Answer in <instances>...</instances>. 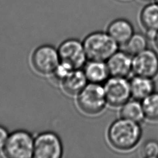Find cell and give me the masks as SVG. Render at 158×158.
<instances>
[{"instance_id": "6da1fadb", "label": "cell", "mask_w": 158, "mask_h": 158, "mask_svg": "<svg viewBox=\"0 0 158 158\" xmlns=\"http://www.w3.org/2000/svg\"><path fill=\"white\" fill-rule=\"evenodd\" d=\"M107 136L114 148L127 151L138 144L142 136V128L140 123L120 117L110 125Z\"/></svg>"}, {"instance_id": "7a4b0ae2", "label": "cell", "mask_w": 158, "mask_h": 158, "mask_svg": "<svg viewBox=\"0 0 158 158\" xmlns=\"http://www.w3.org/2000/svg\"><path fill=\"white\" fill-rule=\"evenodd\" d=\"M83 44L88 60L106 61L119 48L107 31H102L88 34L84 38Z\"/></svg>"}, {"instance_id": "3957f363", "label": "cell", "mask_w": 158, "mask_h": 158, "mask_svg": "<svg viewBox=\"0 0 158 158\" xmlns=\"http://www.w3.org/2000/svg\"><path fill=\"white\" fill-rule=\"evenodd\" d=\"M77 96V103L80 110L88 115L101 113L107 104L101 84L88 83Z\"/></svg>"}, {"instance_id": "277c9868", "label": "cell", "mask_w": 158, "mask_h": 158, "mask_svg": "<svg viewBox=\"0 0 158 158\" xmlns=\"http://www.w3.org/2000/svg\"><path fill=\"white\" fill-rule=\"evenodd\" d=\"M34 138L31 133L18 130L9 134L3 154L9 158H30L33 156Z\"/></svg>"}, {"instance_id": "5b68a950", "label": "cell", "mask_w": 158, "mask_h": 158, "mask_svg": "<svg viewBox=\"0 0 158 158\" xmlns=\"http://www.w3.org/2000/svg\"><path fill=\"white\" fill-rule=\"evenodd\" d=\"M31 65L34 70L41 75H51L60 63L58 51L48 44L40 46L31 56Z\"/></svg>"}, {"instance_id": "8992f818", "label": "cell", "mask_w": 158, "mask_h": 158, "mask_svg": "<svg viewBox=\"0 0 158 158\" xmlns=\"http://www.w3.org/2000/svg\"><path fill=\"white\" fill-rule=\"evenodd\" d=\"M57 51L60 62L73 69H82L88 60L83 41L78 39L70 38L64 41Z\"/></svg>"}, {"instance_id": "52a82bcc", "label": "cell", "mask_w": 158, "mask_h": 158, "mask_svg": "<svg viewBox=\"0 0 158 158\" xmlns=\"http://www.w3.org/2000/svg\"><path fill=\"white\" fill-rule=\"evenodd\" d=\"M62 154V143L56 133L44 131L34 138L33 157L60 158Z\"/></svg>"}, {"instance_id": "ba28073f", "label": "cell", "mask_w": 158, "mask_h": 158, "mask_svg": "<svg viewBox=\"0 0 158 158\" xmlns=\"http://www.w3.org/2000/svg\"><path fill=\"white\" fill-rule=\"evenodd\" d=\"M103 87L107 102L112 107H121L131 98L130 81L125 77L110 76Z\"/></svg>"}, {"instance_id": "9c48e42d", "label": "cell", "mask_w": 158, "mask_h": 158, "mask_svg": "<svg viewBox=\"0 0 158 158\" xmlns=\"http://www.w3.org/2000/svg\"><path fill=\"white\" fill-rule=\"evenodd\" d=\"M132 72L134 75L154 78L158 74V55L151 49L132 57Z\"/></svg>"}, {"instance_id": "30bf717a", "label": "cell", "mask_w": 158, "mask_h": 158, "mask_svg": "<svg viewBox=\"0 0 158 158\" xmlns=\"http://www.w3.org/2000/svg\"><path fill=\"white\" fill-rule=\"evenodd\" d=\"M110 76L127 78L132 72V56L117 50L106 61Z\"/></svg>"}, {"instance_id": "8fae6325", "label": "cell", "mask_w": 158, "mask_h": 158, "mask_svg": "<svg viewBox=\"0 0 158 158\" xmlns=\"http://www.w3.org/2000/svg\"><path fill=\"white\" fill-rule=\"evenodd\" d=\"M106 31L119 46L124 45L135 33L133 24L124 18H118L111 21Z\"/></svg>"}, {"instance_id": "7c38bea8", "label": "cell", "mask_w": 158, "mask_h": 158, "mask_svg": "<svg viewBox=\"0 0 158 158\" xmlns=\"http://www.w3.org/2000/svg\"><path fill=\"white\" fill-rule=\"evenodd\" d=\"M83 68L88 83L102 84L110 77L106 61L88 60Z\"/></svg>"}, {"instance_id": "4fadbf2b", "label": "cell", "mask_w": 158, "mask_h": 158, "mask_svg": "<svg viewBox=\"0 0 158 158\" xmlns=\"http://www.w3.org/2000/svg\"><path fill=\"white\" fill-rule=\"evenodd\" d=\"M131 98L141 101L155 91L156 85L152 78L134 75L130 80Z\"/></svg>"}, {"instance_id": "5bb4252c", "label": "cell", "mask_w": 158, "mask_h": 158, "mask_svg": "<svg viewBox=\"0 0 158 158\" xmlns=\"http://www.w3.org/2000/svg\"><path fill=\"white\" fill-rule=\"evenodd\" d=\"M88 81L81 69H74L62 80L60 85L63 91L71 96L77 95L88 84Z\"/></svg>"}, {"instance_id": "9a60e30c", "label": "cell", "mask_w": 158, "mask_h": 158, "mask_svg": "<svg viewBox=\"0 0 158 158\" xmlns=\"http://www.w3.org/2000/svg\"><path fill=\"white\" fill-rule=\"evenodd\" d=\"M139 22L146 32L158 31V3L149 2L139 12Z\"/></svg>"}, {"instance_id": "2e32d148", "label": "cell", "mask_w": 158, "mask_h": 158, "mask_svg": "<svg viewBox=\"0 0 158 158\" xmlns=\"http://www.w3.org/2000/svg\"><path fill=\"white\" fill-rule=\"evenodd\" d=\"M120 117L141 123L145 118L141 101L130 99L121 107Z\"/></svg>"}, {"instance_id": "e0dca14e", "label": "cell", "mask_w": 158, "mask_h": 158, "mask_svg": "<svg viewBox=\"0 0 158 158\" xmlns=\"http://www.w3.org/2000/svg\"><path fill=\"white\" fill-rule=\"evenodd\" d=\"M148 40L146 35L134 33L128 41L122 46L123 51L133 57L148 48Z\"/></svg>"}, {"instance_id": "ac0fdd59", "label": "cell", "mask_w": 158, "mask_h": 158, "mask_svg": "<svg viewBox=\"0 0 158 158\" xmlns=\"http://www.w3.org/2000/svg\"><path fill=\"white\" fill-rule=\"evenodd\" d=\"M145 118L158 121V92H153L141 101Z\"/></svg>"}, {"instance_id": "d6986e66", "label": "cell", "mask_w": 158, "mask_h": 158, "mask_svg": "<svg viewBox=\"0 0 158 158\" xmlns=\"http://www.w3.org/2000/svg\"><path fill=\"white\" fill-rule=\"evenodd\" d=\"M140 154L144 158H157L158 141L154 139L146 141L141 147Z\"/></svg>"}, {"instance_id": "ffe728a7", "label": "cell", "mask_w": 158, "mask_h": 158, "mask_svg": "<svg viewBox=\"0 0 158 158\" xmlns=\"http://www.w3.org/2000/svg\"><path fill=\"white\" fill-rule=\"evenodd\" d=\"M73 69L66 64L60 62L54 71L51 74L52 75V79L57 83H61L62 80L68 75V74L72 71Z\"/></svg>"}, {"instance_id": "44dd1931", "label": "cell", "mask_w": 158, "mask_h": 158, "mask_svg": "<svg viewBox=\"0 0 158 158\" xmlns=\"http://www.w3.org/2000/svg\"><path fill=\"white\" fill-rule=\"evenodd\" d=\"M9 136L7 129L0 125V152H2Z\"/></svg>"}, {"instance_id": "7402d4cb", "label": "cell", "mask_w": 158, "mask_h": 158, "mask_svg": "<svg viewBox=\"0 0 158 158\" xmlns=\"http://www.w3.org/2000/svg\"><path fill=\"white\" fill-rule=\"evenodd\" d=\"M154 43H155L156 46L157 48L158 49V31H157V32H156V33L155 37H154Z\"/></svg>"}, {"instance_id": "603a6c76", "label": "cell", "mask_w": 158, "mask_h": 158, "mask_svg": "<svg viewBox=\"0 0 158 158\" xmlns=\"http://www.w3.org/2000/svg\"><path fill=\"white\" fill-rule=\"evenodd\" d=\"M142 1L144 2H152V1H155V0H141Z\"/></svg>"}, {"instance_id": "cb8c5ba5", "label": "cell", "mask_w": 158, "mask_h": 158, "mask_svg": "<svg viewBox=\"0 0 158 158\" xmlns=\"http://www.w3.org/2000/svg\"><path fill=\"white\" fill-rule=\"evenodd\" d=\"M155 1H156V2H157V3H158V0H155Z\"/></svg>"}]
</instances>
